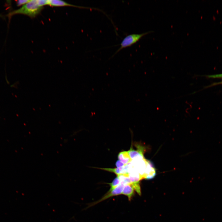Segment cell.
Segmentation results:
<instances>
[{"label": "cell", "mask_w": 222, "mask_h": 222, "mask_svg": "<svg viewBox=\"0 0 222 222\" xmlns=\"http://www.w3.org/2000/svg\"><path fill=\"white\" fill-rule=\"evenodd\" d=\"M47 5L51 6L61 7V6H71L78 8H79L88 9H95L102 12L104 14L105 12L95 7H91L86 6H76L69 3L60 0H48Z\"/></svg>", "instance_id": "obj_4"}, {"label": "cell", "mask_w": 222, "mask_h": 222, "mask_svg": "<svg viewBox=\"0 0 222 222\" xmlns=\"http://www.w3.org/2000/svg\"><path fill=\"white\" fill-rule=\"evenodd\" d=\"M205 76L209 78H222V74L208 75Z\"/></svg>", "instance_id": "obj_11"}, {"label": "cell", "mask_w": 222, "mask_h": 222, "mask_svg": "<svg viewBox=\"0 0 222 222\" xmlns=\"http://www.w3.org/2000/svg\"><path fill=\"white\" fill-rule=\"evenodd\" d=\"M221 83H222V82H221Z\"/></svg>", "instance_id": "obj_14"}, {"label": "cell", "mask_w": 222, "mask_h": 222, "mask_svg": "<svg viewBox=\"0 0 222 222\" xmlns=\"http://www.w3.org/2000/svg\"><path fill=\"white\" fill-rule=\"evenodd\" d=\"M121 183L120 179L117 176L110 183H108L110 186V188L108 191H110L113 189Z\"/></svg>", "instance_id": "obj_9"}, {"label": "cell", "mask_w": 222, "mask_h": 222, "mask_svg": "<svg viewBox=\"0 0 222 222\" xmlns=\"http://www.w3.org/2000/svg\"><path fill=\"white\" fill-rule=\"evenodd\" d=\"M31 0H19L17 1L16 5L18 6H23L29 2Z\"/></svg>", "instance_id": "obj_10"}, {"label": "cell", "mask_w": 222, "mask_h": 222, "mask_svg": "<svg viewBox=\"0 0 222 222\" xmlns=\"http://www.w3.org/2000/svg\"><path fill=\"white\" fill-rule=\"evenodd\" d=\"M124 185L120 183L118 186L110 191H108L101 199L90 204L88 207L93 206L110 197L121 194Z\"/></svg>", "instance_id": "obj_3"}, {"label": "cell", "mask_w": 222, "mask_h": 222, "mask_svg": "<svg viewBox=\"0 0 222 222\" xmlns=\"http://www.w3.org/2000/svg\"><path fill=\"white\" fill-rule=\"evenodd\" d=\"M1 16V15H0V16Z\"/></svg>", "instance_id": "obj_13"}, {"label": "cell", "mask_w": 222, "mask_h": 222, "mask_svg": "<svg viewBox=\"0 0 222 222\" xmlns=\"http://www.w3.org/2000/svg\"><path fill=\"white\" fill-rule=\"evenodd\" d=\"M137 149L134 150L132 147L128 151V154L132 160L144 158V154L146 150L145 147L140 144L135 145Z\"/></svg>", "instance_id": "obj_5"}, {"label": "cell", "mask_w": 222, "mask_h": 222, "mask_svg": "<svg viewBox=\"0 0 222 222\" xmlns=\"http://www.w3.org/2000/svg\"><path fill=\"white\" fill-rule=\"evenodd\" d=\"M134 189L131 184L124 185L121 194L127 197L129 201H131L134 195Z\"/></svg>", "instance_id": "obj_6"}, {"label": "cell", "mask_w": 222, "mask_h": 222, "mask_svg": "<svg viewBox=\"0 0 222 222\" xmlns=\"http://www.w3.org/2000/svg\"><path fill=\"white\" fill-rule=\"evenodd\" d=\"M119 178L121 183L125 185L130 184L131 182L129 177L128 174H123L117 176Z\"/></svg>", "instance_id": "obj_8"}, {"label": "cell", "mask_w": 222, "mask_h": 222, "mask_svg": "<svg viewBox=\"0 0 222 222\" xmlns=\"http://www.w3.org/2000/svg\"><path fill=\"white\" fill-rule=\"evenodd\" d=\"M43 8L39 5L38 0H31L21 8L9 13L7 16L10 18L14 15L22 14L33 18L39 14Z\"/></svg>", "instance_id": "obj_1"}, {"label": "cell", "mask_w": 222, "mask_h": 222, "mask_svg": "<svg viewBox=\"0 0 222 222\" xmlns=\"http://www.w3.org/2000/svg\"><path fill=\"white\" fill-rule=\"evenodd\" d=\"M115 165L117 168L122 167L126 165L119 160L117 161Z\"/></svg>", "instance_id": "obj_12"}, {"label": "cell", "mask_w": 222, "mask_h": 222, "mask_svg": "<svg viewBox=\"0 0 222 222\" xmlns=\"http://www.w3.org/2000/svg\"><path fill=\"white\" fill-rule=\"evenodd\" d=\"M150 32L151 31H150L139 34H133L127 35L124 38L121 43L119 44L121 46L120 47L112 57L122 49L131 46L138 41L143 36Z\"/></svg>", "instance_id": "obj_2"}, {"label": "cell", "mask_w": 222, "mask_h": 222, "mask_svg": "<svg viewBox=\"0 0 222 222\" xmlns=\"http://www.w3.org/2000/svg\"><path fill=\"white\" fill-rule=\"evenodd\" d=\"M118 158L119 160L125 165L128 164L132 160L128 151H122L120 152L118 154Z\"/></svg>", "instance_id": "obj_7"}]
</instances>
